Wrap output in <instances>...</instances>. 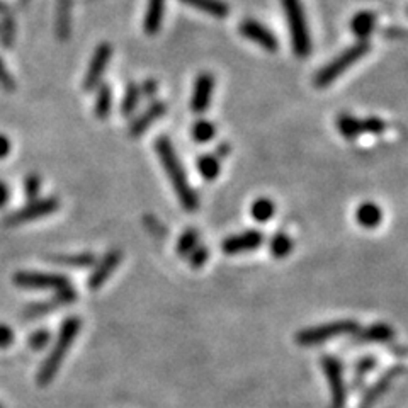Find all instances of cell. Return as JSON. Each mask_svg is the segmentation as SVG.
Returning a JSON list of instances; mask_svg holds the SVG:
<instances>
[{"mask_svg": "<svg viewBox=\"0 0 408 408\" xmlns=\"http://www.w3.org/2000/svg\"><path fill=\"white\" fill-rule=\"evenodd\" d=\"M282 9H284L286 19L289 24V33H291V43L295 55L298 58H306L311 53V36L308 31L305 10H303L302 0H281Z\"/></svg>", "mask_w": 408, "mask_h": 408, "instance_id": "5", "label": "cell"}, {"mask_svg": "<svg viewBox=\"0 0 408 408\" xmlns=\"http://www.w3.org/2000/svg\"><path fill=\"white\" fill-rule=\"evenodd\" d=\"M146 221H148L152 227H150V231H153V234H159V235H166V228H162L159 225V221L155 220L153 216H146Z\"/></svg>", "mask_w": 408, "mask_h": 408, "instance_id": "41", "label": "cell"}, {"mask_svg": "<svg viewBox=\"0 0 408 408\" xmlns=\"http://www.w3.org/2000/svg\"><path fill=\"white\" fill-rule=\"evenodd\" d=\"M198 170L204 181H214L221 172V160L216 155H201L198 159Z\"/></svg>", "mask_w": 408, "mask_h": 408, "instance_id": "26", "label": "cell"}, {"mask_svg": "<svg viewBox=\"0 0 408 408\" xmlns=\"http://www.w3.org/2000/svg\"><path fill=\"white\" fill-rule=\"evenodd\" d=\"M356 221L367 230L378 228L383 221V209L373 201L363 203L356 209Z\"/></svg>", "mask_w": 408, "mask_h": 408, "instance_id": "20", "label": "cell"}, {"mask_svg": "<svg viewBox=\"0 0 408 408\" xmlns=\"http://www.w3.org/2000/svg\"><path fill=\"white\" fill-rule=\"evenodd\" d=\"M70 2L68 0H60L58 7V34L60 38H67V34L70 33Z\"/></svg>", "mask_w": 408, "mask_h": 408, "instance_id": "31", "label": "cell"}, {"mask_svg": "<svg viewBox=\"0 0 408 408\" xmlns=\"http://www.w3.org/2000/svg\"><path fill=\"white\" fill-rule=\"evenodd\" d=\"M53 262L62 264V266L70 267H91L95 264V256L92 253H77V256H56L53 257Z\"/></svg>", "mask_w": 408, "mask_h": 408, "instance_id": "29", "label": "cell"}, {"mask_svg": "<svg viewBox=\"0 0 408 408\" xmlns=\"http://www.w3.org/2000/svg\"><path fill=\"white\" fill-rule=\"evenodd\" d=\"M230 152H231V146L228 145V143H221V145H218L216 153H214V155L221 160V159H227V157L230 155Z\"/></svg>", "mask_w": 408, "mask_h": 408, "instance_id": "40", "label": "cell"}, {"mask_svg": "<svg viewBox=\"0 0 408 408\" xmlns=\"http://www.w3.org/2000/svg\"><path fill=\"white\" fill-rule=\"evenodd\" d=\"M264 243V234L259 230H247L238 235H231L223 242L221 249L228 256H237V253L252 252V250L259 249Z\"/></svg>", "mask_w": 408, "mask_h": 408, "instance_id": "13", "label": "cell"}, {"mask_svg": "<svg viewBox=\"0 0 408 408\" xmlns=\"http://www.w3.org/2000/svg\"><path fill=\"white\" fill-rule=\"evenodd\" d=\"M214 89V77L211 73H201L194 82L191 98V109L196 114H204L211 104Z\"/></svg>", "mask_w": 408, "mask_h": 408, "instance_id": "14", "label": "cell"}, {"mask_svg": "<svg viewBox=\"0 0 408 408\" xmlns=\"http://www.w3.org/2000/svg\"><path fill=\"white\" fill-rule=\"evenodd\" d=\"M121 259H123V253L121 250H109L106 256L95 264L94 272L89 275L87 286L91 291H98L104 286V282L113 275V272L116 271V267L121 264Z\"/></svg>", "mask_w": 408, "mask_h": 408, "instance_id": "12", "label": "cell"}, {"mask_svg": "<svg viewBox=\"0 0 408 408\" xmlns=\"http://www.w3.org/2000/svg\"><path fill=\"white\" fill-rule=\"evenodd\" d=\"M12 342H14L12 328L0 324V349H5V347H9Z\"/></svg>", "mask_w": 408, "mask_h": 408, "instance_id": "37", "label": "cell"}, {"mask_svg": "<svg viewBox=\"0 0 408 408\" xmlns=\"http://www.w3.org/2000/svg\"><path fill=\"white\" fill-rule=\"evenodd\" d=\"M163 16H166V0H148L145 19H143L145 33L150 36L159 33L163 23Z\"/></svg>", "mask_w": 408, "mask_h": 408, "instance_id": "19", "label": "cell"}, {"mask_svg": "<svg viewBox=\"0 0 408 408\" xmlns=\"http://www.w3.org/2000/svg\"><path fill=\"white\" fill-rule=\"evenodd\" d=\"M139 99H141V92H139L138 85L136 84L128 85L123 101H121V114L126 117L133 116L136 113V107H138L139 104Z\"/></svg>", "mask_w": 408, "mask_h": 408, "instance_id": "28", "label": "cell"}, {"mask_svg": "<svg viewBox=\"0 0 408 408\" xmlns=\"http://www.w3.org/2000/svg\"><path fill=\"white\" fill-rule=\"evenodd\" d=\"M75 299H77V293H75L73 289L71 288L60 289V291H56V295L53 296V298H49L48 302L38 303V305H33V306L27 308L26 313H24V317L38 318V317H41V315L49 313V311L55 310V308L70 305V303H73Z\"/></svg>", "mask_w": 408, "mask_h": 408, "instance_id": "17", "label": "cell"}, {"mask_svg": "<svg viewBox=\"0 0 408 408\" xmlns=\"http://www.w3.org/2000/svg\"><path fill=\"white\" fill-rule=\"evenodd\" d=\"M238 31L243 38L250 39V41L259 45L260 48L267 49V52H275V49H277L279 43H277V38H275V34L267 30L264 24H260L259 21H253V19L243 21V23L240 24Z\"/></svg>", "mask_w": 408, "mask_h": 408, "instance_id": "11", "label": "cell"}, {"mask_svg": "<svg viewBox=\"0 0 408 408\" xmlns=\"http://www.w3.org/2000/svg\"><path fill=\"white\" fill-rule=\"evenodd\" d=\"M166 113H167L166 102L155 101V102L150 104V106L146 107V109L143 111L138 117H136L133 123L130 124V130L128 131H130L131 138H138V136H141L150 126H152L153 123H155L157 120H160V117H162Z\"/></svg>", "mask_w": 408, "mask_h": 408, "instance_id": "15", "label": "cell"}, {"mask_svg": "<svg viewBox=\"0 0 408 408\" xmlns=\"http://www.w3.org/2000/svg\"><path fill=\"white\" fill-rule=\"evenodd\" d=\"M111 107H113V89L109 84H101L94 102V114L99 120H106L111 114Z\"/></svg>", "mask_w": 408, "mask_h": 408, "instance_id": "23", "label": "cell"}, {"mask_svg": "<svg viewBox=\"0 0 408 408\" xmlns=\"http://www.w3.org/2000/svg\"><path fill=\"white\" fill-rule=\"evenodd\" d=\"M41 177L38 174L26 175V179H24V194H26V198L34 201L38 198V192L41 191Z\"/></svg>", "mask_w": 408, "mask_h": 408, "instance_id": "32", "label": "cell"}, {"mask_svg": "<svg viewBox=\"0 0 408 408\" xmlns=\"http://www.w3.org/2000/svg\"><path fill=\"white\" fill-rule=\"evenodd\" d=\"M48 340H49L48 332L38 330V332H34V334L30 337V347L33 350H41L43 347H46Z\"/></svg>", "mask_w": 408, "mask_h": 408, "instance_id": "35", "label": "cell"}, {"mask_svg": "<svg viewBox=\"0 0 408 408\" xmlns=\"http://www.w3.org/2000/svg\"><path fill=\"white\" fill-rule=\"evenodd\" d=\"M14 284L23 289H53V291L70 288V281H68L65 275L27 271L17 272L14 275Z\"/></svg>", "mask_w": 408, "mask_h": 408, "instance_id": "8", "label": "cell"}, {"mask_svg": "<svg viewBox=\"0 0 408 408\" xmlns=\"http://www.w3.org/2000/svg\"><path fill=\"white\" fill-rule=\"evenodd\" d=\"M359 330V321L343 318V320H334L328 324L317 325V327H308L296 334V343L299 347H317L325 342H330L335 337L343 335H352Z\"/></svg>", "mask_w": 408, "mask_h": 408, "instance_id": "4", "label": "cell"}, {"mask_svg": "<svg viewBox=\"0 0 408 408\" xmlns=\"http://www.w3.org/2000/svg\"><path fill=\"white\" fill-rule=\"evenodd\" d=\"M0 85H2L5 91H14V89H16V82H14V78L10 77L9 70H7L5 65H3L2 60H0Z\"/></svg>", "mask_w": 408, "mask_h": 408, "instance_id": "36", "label": "cell"}, {"mask_svg": "<svg viewBox=\"0 0 408 408\" xmlns=\"http://www.w3.org/2000/svg\"><path fill=\"white\" fill-rule=\"evenodd\" d=\"M337 130L343 138L352 141V139L359 138L363 133L381 135L386 130V121L376 116L359 120V117H354L352 114L343 113L337 117Z\"/></svg>", "mask_w": 408, "mask_h": 408, "instance_id": "6", "label": "cell"}, {"mask_svg": "<svg viewBox=\"0 0 408 408\" xmlns=\"http://www.w3.org/2000/svg\"><path fill=\"white\" fill-rule=\"evenodd\" d=\"M111 56H113V46H111L109 43H101V45L95 48L91 63H89L87 73H85L84 77L85 91H94L95 87L101 85L102 75L104 71H106L107 63L111 62Z\"/></svg>", "mask_w": 408, "mask_h": 408, "instance_id": "10", "label": "cell"}, {"mask_svg": "<svg viewBox=\"0 0 408 408\" xmlns=\"http://www.w3.org/2000/svg\"><path fill=\"white\" fill-rule=\"evenodd\" d=\"M402 373H403L402 366H395L389 371H386V373L383 374L370 389H367V393L363 396V400H361L359 407L357 408H373L376 405V402H378V400L388 392V388L392 386V383L395 381L396 376H400Z\"/></svg>", "mask_w": 408, "mask_h": 408, "instance_id": "16", "label": "cell"}, {"mask_svg": "<svg viewBox=\"0 0 408 408\" xmlns=\"http://www.w3.org/2000/svg\"><path fill=\"white\" fill-rule=\"evenodd\" d=\"M199 245V231L196 228H188L177 240L175 252L181 257H188Z\"/></svg>", "mask_w": 408, "mask_h": 408, "instance_id": "27", "label": "cell"}, {"mask_svg": "<svg viewBox=\"0 0 408 408\" xmlns=\"http://www.w3.org/2000/svg\"><path fill=\"white\" fill-rule=\"evenodd\" d=\"M0 408H3V407H2V405H0Z\"/></svg>", "mask_w": 408, "mask_h": 408, "instance_id": "43", "label": "cell"}, {"mask_svg": "<svg viewBox=\"0 0 408 408\" xmlns=\"http://www.w3.org/2000/svg\"><path fill=\"white\" fill-rule=\"evenodd\" d=\"M7 199H9V189H7L5 182L0 181V207L5 206Z\"/></svg>", "mask_w": 408, "mask_h": 408, "instance_id": "42", "label": "cell"}, {"mask_svg": "<svg viewBox=\"0 0 408 408\" xmlns=\"http://www.w3.org/2000/svg\"><path fill=\"white\" fill-rule=\"evenodd\" d=\"M396 332L388 324H373L364 330L356 332V343H388L395 339Z\"/></svg>", "mask_w": 408, "mask_h": 408, "instance_id": "18", "label": "cell"}, {"mask_svg": "<svg viewBox=\"0 0 408 408\" xmlns=\"http://www.w3.org/2000/svg\"><path fill=\"white\" fill-rule=\"evenodd\" d=\"M370 41H359L356 43V45L349 46L347 49H343V52L335 56L330 63H327V65L317 71V75L313 77V85L318 89H325L328 87V85H332L340 75L345 73L354 63H357L361 58H364V56L370 53Z\"/></svg>", "mask_w": 408, "mask_h": 408, "instance_id": "3", "label": "cell"}, {"mask_svg": "<svg viewBox=\"0 0 408 408\" xmlns=\"http://www.w3.org/2000/svg\"><path fill=\"white\" fill-rule=\"evenodd\" d=\"M321 370H324L325 376H327L328 388H330V408H343L347 400V389L345 381H343L342 363H340L337 357L324 356L321 357Z\"/></svg>", "mask_w": 408, "mask_h": 408, "instance_id": "7", "label": "cell"}, {"mask_svg": "<svg viewBox=\"0 0 408 408\" xmlns=\"http://www.w3.org/2000/svg\"><path fill=\"white\" fill-rule=\"evenodd\" d=\"M250 214L257 223H267L275 214V204L269 198H259L252 203Z\"/></svg>", "mask_w": 408, "mask_h": 408, "instance_id": "24", "label": "cell"}, {"mask_svg": "<svg viewBox=\"0 0 408 408\" xmlns=\"http://www.w3.org/2000/svg\"><path fill=\"white\" fill-rule=\"evenodd\" d=\"M185 5H191L194 9L203 10V12L209 14V16L218 17V19H225L230 12V7L223 2V0H181Z\"/></svg>", "mask_w": 408, "mask_h": 408, "instance_id": "22", "label": "cell"}, {"mask_svg": "<svg viewBox=\"0 0 408 408\" xmlns=\"http://www.w3.org/2000/svg\"><path fill=\"white\" fill-rule=\"evenodd\" d=\"M214 133H216V128L211 121L207 120H199L196 121L194 126H192V138L198 143H207L214 138Z\"/></svg>", "mask_w": 408, "mask_h": 408, "instance_id": "30", "label": "cell"}, {"mask_svg": "<svg viewBox=\"0 0 408 408\" xmlns=\"http://www.w3.org/2000/svg\"><path fill=\"white\" fill-rule=\"evenodd\" d=\"M80 327L82 321L78 317H70L63 321L62 328H60L58 339H56L52 352L48 354V357H46L45 363L41 364V367H39L38 371L36 381H38L39 386H48L49 383L53 381V378L58 373L60 366H62L63 359H65V354L71 347V343H73L75 337H77Z\"/></svg>", "mask_w": 408, "mask_h": 408, "instance_id": "2", "label": "cell"}, {"mask_svg": "<svg viewBox=\"0 0 408 408\" xmlns=\"http://www.w3.org/2000/svg\"><path fill=\"white\" fill-rule=\"evenodd\" d=\"M376 27V16L370 10H363V12L356 14L350 21V31L356 36L359 41H367L371 33Z\"/></svg>", "mask_w": 408, "mask_h": 408, "instance_id": "21", "label": "cell"}, {"mask_svg": "<svg viewBox=\"0 0 408 408\" xmlns=\"http://www.w3.org/2000/svg\"><path fill=\"white\" fill-rule=\"evenodd\" d=\"M293 249H295V242L288 234H282V231L275 234L269 242V250L275 259H284L293 252Z\"/></svg>", "mask_w": 408, "mask_h": 408, "instance_id": "25", "label": "cell"}, {"mask_svg": "<svg viewBox=\"0 0 408 408\" xmlns=\"http://www.w3.org/2000/svg\"><path fill=\"white\" fill-rule=\"evenodd\" d=\"M10 152V141L5 135H0V159H5Z\"/></svg>", "mask_w": 408, "mask_h": 408, "instance_id": "39", "label": "cell"}, {"mask_svg": "<svg viewBox=\"0 0 408 408\" xmlns=\"http://www.w3.org/2000/svg\"><path fill=\"white\" fill-rule=\"evenodd\" d=\"M58 209V199L56 198H45V199H34L30 204H26L24 207H21L16 213L9 214V216L3 220V223L12 227V225H23L27 223V221L38 220V218L46 216V214L53 213V211Z\"/></svg>", "mask_w": 408, "mask_h": 408, "instance_id": "9", "label": "cell"}, {"mask_svg": "<svg viewBox=\"0 0 408 408\" xmlns=\"http://www.w3.org/2000/svg\"><path fill=\"white\" fill-rule=\"evenodd\" d=\"M207 259H209V250H207L204 245H198L188 256L189 266L194 267V269H199V267H203L204 264L207 262Z\"/></svg>", "mask_w": 408, "mask_h": 408, "instance_id": "33", "label": "cell"}, {"mask_svg": "<svg viewBox=\"0 0 408 408\" xmlns=\"http://www.w3.org/2000/svg\"><path fill=\"white\" fill-rule=\"evenodd\" d=\"M157 91H159V84H157L155 80H146L145 84L139 87V92H141L143 98H148V99H152L153 95L157 94Z\"/></svg>", "mask_w": 408, "mask_h": 408, "instance_id": "38", "label": "cell"}, {"mask_svg": "<svg viewBox=\"0 0 408 408\" xmlns=\"http://www.w3.org/2000/svg\"><path fill=\"white\" fill-rule=\"evenodd\" d=\"M376 367V359L374 357H364L359 363L356 364V381L363 383V379L366 378L367 374L371 373Z\"/></svg>", "mask_w": 408, "mask_h": 408, "instance_id": "34", "label": "cell"}, {"mask_svg": "<svg viewBox=\"0 0 408 408\" xmlns=\"http://www.w3.org/2000/svg\"><path fill=\"white\" fill-rule=\"evenodd\" d=\"M155 152L159 155L160 163H162L163 170H166L167 177H169L172 188H174L175 196H177L179 203L182 204L185 211L194 213L199 209V198L192 185L189 184L188 175H185L184 167H182L181 159L175 153L174 145L166 135L159 136L155 141Z\"/></svg>", "mask_w": 408, "mask_h": 408, "instance_id": "1", "label": "cell"}]
</instances>
